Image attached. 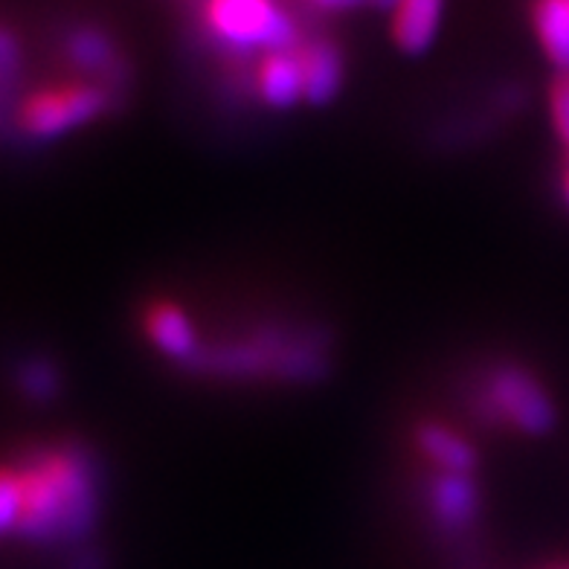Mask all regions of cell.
Masks as SVG:
<instances>
[{
  "instance_id": "cell-1",
  "label": "cell",
  "mask_w": 569,
  "mask_h": 569,
  "mask_svg": "<svg viewBox=\"0 0 569 569\" xmlns=\"http://www.w3.org/2000/svg\"><path fill=\"white\" fill-rule=\"evenodd\" d=\"M23 511L18 535L30 540H68L93 520V473L82 450L53 448L18 468Z\"/></svg>"
},
{
  "instance_id": "cell-2",
  "label": "cell",
  "mask_w": 569,
  "mask_h": 569,
  "mask_svg": "<svg viewBox=\"0 0 569 569\" xmlns=\"http://www.w3.org/2000/svg\"><path fill=\"white\" fill-rule=\"evenodd\" d=\"M203 21L212 36L239 50H291L297 41L291 18L273 0H203Z\"/></svg>"
},
{
  "instance_id": "cell-3",
  "label": "cell",
  "mask_w": 569,
  "mask_h": 569,
  "mask_svg": "<svg viewBox=\"0 0 569 569\" xmlns=\"http://www.w3.org/2000/svg\"><path fill=\"white\" fill-rule=\"evenodd\" d=\"M108 90L97 84H59L32 93L21 106V128L30 137H59L97 120L108 108Z\"/></svg>"
},
{
  "instance_id": "cell-4",
  "label": "cell",
  "mask_w": 569,
  "mask_h": 569,
  "mask_svg": "<svg viewBox=\"0 0 569 569\" xmlns=\"http://www.w3.org/2000/svg\"><path fill=\"white\" fill-rule=\"evenodd\" d=\"M488 401L500 412L502 419L511 421L523 433H549L555 425V405L549 401L547 390L523 369H500L488 381Z\"/></svg>"
},
{
  "instance_id": "cell-5",
  "label": "cell",
  "mask_w": 569,
  "mask_h": 569,
  "mask_svg": "<svg viewBox=\"0 0 569 569\" xmlns=\"http://www.w3.org/2000/svg\"><path fill=\"white\" fill-rule=\"evenodd\" d=\"M256 88L268 106L277 108H291L293 102L306 99L297 50H268L256 70Z\"/></svg>"
},
{
  "instance_id": "cell-6",
  "label": "cell",
  "mask_w": 569,
  "mask_h": 569,
  "mask_svg": "<svg viewBox=\"0 0 569 569\" xmlns=\"http://www.w3.org/2000/svg\"><path fill=\"white\" fill-rule=\"evenodd\" d=\"M293 50L300 59L308 102H315V106L329 102L343 84V59H340L338 47L331 41H308V44H297Z\"/></svg>"
},
{
  "instance_id": "cell-7",
  "label": "cell",
  "mask_w": 569,
  "mask_h": 569,
  "mask_svg": "<svg viewBox=\"0 0 569 569\" xmlns=\"http://www.w3.org/2000/svg\"><path fill=\"white\" fill-rule=\"evenodd\" d=\"M442 18V0H398L392 9V38L405 53H421L433 44Z\"/></svg>"
},
{
  "instance_id": "cell-8",
  "label": "cell",
  "mask_w": 569,
  "mask_h": 569,
  "mask_svg": "<svg viewBox=\"0 0 569 569\" xmlns=\"http://www.w3.org/2000/svg\"><path fill=\"white\" fill-rule=\"evenodd\" d=\"M142 322H146V335L151 338V343L169 358H189L196 352V326L172 302H154L146 311Z\"/></svg>"
},
{
  "instance_id": "cell-9",
  "label": "cell",
  "mask_w": 569,
  "mask_h": 569,
  "mask_svg": "<svg viewBox=\"0 0 569 569\" xmlns=\"http://www.w3.org/2000/svg\"><path fill=\"white\" fill-rule=\"evenodd\" d=\"M532 27L555 68L569 73V3L567 0H532Z\"/></svg>"
},
{
  "instance_id": "cell-10",
  "label": "cell",
  "mask_w": 569,
  "mask_h": 569,
  "mask_svg": "<svg viewBox=\"0 0 569 569\" xmlns=\"http://www.w3.org/2000/svg\"><path fill=\"white\" fill-rule=\"evenodd\" d=\"M430 506L445 526H465L480 509V495L468 473H442L433 482Z\"/></svg>"
},
{
  "instance_id": "cell-11",
  "label": "cell",
  "mask_w": 569,
  "mask_h": 569,
  "mask_svg": "<svg viewBox=\"0 0 569 569\" xmlns=\"http://www.w3.org/2000/svg\"><path fill=\"white\" fill-rule=\"evenodd\" d=\"M419 448L430 462L442 468V473H468L477 462V453L462 436L442 425H425L419 430Z\"/></svg>"
},
{
  "instance_id": "cell-12",
  "label": "cell",
  "mask_w": 569,
  "mask_h": 569,
  "mask_svg": "<svg viewBox=\"0 0 569 569\" xmlns=\"http://www.w3.org/2000/svg\"><path fill=\"white\" fill-rule=\"evenodd\" d=\"M68 53L73 59V64L84 70H108V64L113 61V50L108 44L106 36H99L97 30H79L70 38Z\"/></svg>"
},
{
  "instance_id": "cell-13",
  "label": "cell",
  "mask_w": 569,
  "mask_h": 569,
  "mask_svg": "<svg viewBox=\"0 0 569 569\" xmlns=\"http://www.w3.org/2000/svg\"><path fill=\"white\" fill-rule=\"evenodd\" d=\"M23 511V488L18 468H0V538L18 532Z\"/></svg>"
},
{
  "instance_id": "cell-14",
  "label": "cell",
  "mask_w": 569,
  "mask_h": 569,
  "mask_svg": "<svg viewBox=\"0 0 569 569\" xmlns=\"http://www.w3.org/2000/svg\"><path fill=\"white\" fill-rule=\"evenodd\" d=\"M549 113H552L555 134L569 149V73H561L549 88Z\"/></svg>"
},
{
  "instance_id": "cell-15",
  "label": "cell",
  "mask_w": 569,
  "mask_h": 569,
  "mask_svg": "<svg viewBox=\"0 0 569 569\" xmlns=\"http://www.w3.org/2000/svg\"><path fill=\"white\" fill-rule=\"evenodd\" d=\"M56 372L47 363H32L23 369V390L36 398H47L56 392Z\"/></svg>"
},
{
  "instance_id": "cell-16",
  "label": "cell",
  "mask_w": 569,
  "mask_h": 569,
  "mask_svg": "<svg viewBox=\"0 0 569 569\" xmlns=\"http://www.w3.org/2000/svg\"><path fill=\"white\" fill-rule=\"evenodd\" d=\"M21 64V47L7 30H0V79H12Z\"/></svg>"
},
{
  "instance_id": "cell-17",
  "label": "cell",
  "mask_w": 569,
  "mask_h": 569,
  "mask_svg": "<svg viewBox=\"0 0 569 569\" xmlns=\"http://www.w3.org/2000/svg\"><path fill=\"white\" fill-rule=\"evenodd\" d=\"M311 3L320 9H352L360 3H369V0H311Z\"/></svg>"
},
{
  "instance_id": "cell-18",
  "label": "cell",
  "mask_w": 569,
  "mask_h": 569,
  "mask_svg": "<svg viewBox=\"0 0 569 569\" xmlns=\"http://www.w3.org/2000/svg\"><path fill=\"white\" fill-rule=\"evenodd\" d=\"M563 201L569 207V169H563Z\"/></svg>"
},
{
  "instance_id": "cell-19",
  "label": "cell",
  "mask_w": 569,
  "mask_h": 569,
  "mask_svg": "<svg viewBox=\"0 0 569 569\" xmlns=\"http://www.w3.org/2000/svg\"><path fill=\"white\" fill-rule=\"evenodd\" d=\"M372 3H378V7H398V0H372Z\"/></svg>"
},
{
  "instance_id": "cell-20",
  "label": "cell",
  "mask_w": 569,
  "mask_h": 569,
  "mask_svg": "<svg viewBox=\"0 0 569 569\" xmlns=\"http://www.w3.org/2000/svg\"><path fill=\"white\" fill-rule=\"evenodd\" d=\"M567 3H569V0H567Z\"/></svg>"
}]
</instances>
